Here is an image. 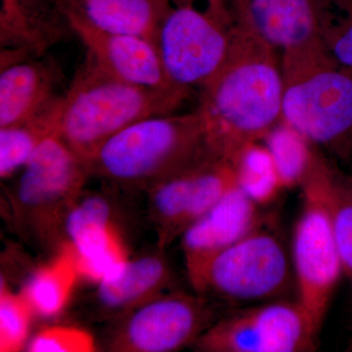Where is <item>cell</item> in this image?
<instances>
[{
    "label": "cell",
    "instance_id": "cell-11",
    "mask_svg": "<svg viewBox=\"0 0 352 352\" xmlns=\"http://www.w3.org/2000/svg\"><path fill=\"white\" fill-rule=\"evenodd\" d=\"M259 208L236 183L212 210L182 233L180 247L194 292L219 254L263 223L266 217Z\"/></svg>",
    "mask_w": 352,
    "mask_h": 352
},
{
    "label": "cell",
    "instance_id": "cell-20",
    "mask_svg": "<svg viewBox=\"0 0 352 352\" xmlns=\"http://www.w3.org/2000/svg\"><path fill=\"white\" fill-rule=\"evenodd\" d=\"M64 95L31 119L0 127V177L7 179L22 170L47 139L56 136L63 110Z\"/></svg>",
    "mask_w": 352,
    "mask_h": 352
},
{
    "label": "cell",
    "instance_id": "cell-21",
    "mask_svg": "<svg viewBox=\"0 0 352 352\" xmlns=\"http://www.w3.org/2000/svg\"><path fill=\"white\" fill-rule=\"evenodd\" d=\"M261 142L272 157L285 190L302 189L324 159L314 151V143L282 120Z\"/></svg>",
    "mask_w": 352,
    "mask_h": 352
},
{
    "label": "cell",
    "instance_id": "cell-18",
    "mask_svg": "<svg viewBox=\"0 0 352 352\" xmlns=\"http://www.w3.org/2000/svg\"><path fill=\"white\" fill-rule=\"evenodd\" d=\"M207 153L146 191L148 214L156 231L157 247L160 249L166 250L184 232L199 166Z\"/></svg>",
    "mask_w": 352,
    "mask_h": 352
},
{
    "label": "cell",
    "instance_id": "cell-5",
    "mask_svg": "<svg viewBox=\"0 0 352 352\" xmlns=\"http://www.w3.org/2000/svg\"><path fill=\"white\" fill-rule=\"evenodd\" d=\"M90 175L85 160L58 136L41 145L8 192L9 219L27 244L57 252L66 243L65 222Z\"/></svg>",
    "mask_w": 352,
    "mask_h": 352
},
{
    "label": "cell",
    "instance_id": "cell-19",
    "mask_svg": "<svg viewBox=\"0 0 352 352\" xmlns=\"http://www.w3.org/2000/svg\"><path fill=\"white\" fill-rule=\"evenodd\" d=\"M80 277L75 252L65 243L50 261L32 273L21 292L36 316L52 318L67 307Z\"/></svg>",
    "mask_w": 352,
    "mask_h": 352
},
{
    "label": "cell",
    "instance_id": "cell-3",
    "mask_svg": "<svg viewBox=\"0 0 352 352\" xmlns=\"http://www.w3.org/2000/svg\"><path fill=\"white\" fill-rule=\"evenodd\" d=\"M198 109L147 118L106 141L88 161L90 175L126 191H147L208 151Z\"/></svg>",
    "mask_w": 352,
    "mask_h": 352
},
{
    "label": "cell",
    "instance_id": "cell-29",
    "mask_svg": "<svg viewBox=\"0 0 352 352\" xmlns=\"http://www.w3.org/2000/svg\"><path fill=\"white\" fill-rule=\"evenodd\" d=\"M351 349H352V347H351ZM351 351H352V349H351Z\"/></svg>",
    "mask_w": 352,
    "mask_h": 352
},
{
    "label": "cell",
    "instance_id": "cell-7",
    "mask_svg": "<svg viewBox=\"0 0 352 352\" xmlns=\"http://www.w3.org/2000/svg\"><path fill=\"white\" fill-rule=\"evenodd\" d=\"M331 164L325 159L302 187V204L294 227L292 263L298 302L319 336L340 278L344 277L328 201Z\"/></svg>",
    "mask_w": 352,
    "mask_h": 352
},
{
    "label": "cell",
    "instance_id": "cell-10",
    "mask_svg": "<svg viewBox=\"0 0 352 352\" xmlns=\"http://www.w3.org/2000/svg\"><path fill=\"white\" fill-rule=\"evenodd\" d=\"M230 25L197 6L175 4L155 41L170 82L189 90L206 85L226 60Z\"/></svg>",
    "mask_w": 352,
    "mask_h": 352
},
{
    "label": "cell",
    "instance_id": "cell-24",
    "mask_svg": "<svg viewBox=\"0 0 352 352\" xmlns=\"http://www.w3.org/2000/svg\"><path fill=\"white\" fill-rule=\"evenodd\" d=\"M328 201L344 276L352 287V175L331 164Z\"/></svg>",
    "mask_w": 352,
    "mask_h": 352
},
{
    "label": "cell",
    "instance_id": "cell-4",
    "mask_svg": "<svg viewBox=\"0 0 352 352\" xmlns=\"http://www.w3.org/2000/svg\"><path fill=\"white\" fill-rule=\"evenodd\" d=\"M282 120L314 145L352 157V71L324 43L283 54Z\"/></svg>",
    "mask_w": 352,
    "mask_h": 352
},
{
    "label": "cell",
    "instance_id": "cell-23",
    "mask_svg": "<svg viewBox=\"0 0 352 352\" xmlns=\"http://www.w3.org/2000/svg\"><path fill=\"white\" fill-rule=\"evenodd\" d=\"M231 163L238 186L259 207L270 205L285 191L272 157L261 141L245 145Z\"/></svg>",
    "mask_w": 352,
    "mask_h": 352
},
{
    "label": "cell",
    "instance_id": "cell-16",
    "mask_svg": "<svg viewBox=\"0 0 352 352\" xmlns=\"http://www.w3.org/2000/svg\"><path fill=\"white\" fill-rule=\"evenodd\" d=\"M63 71L47 55L0 69V127L11 126L43 112L63 94Z\"/></svg>",
    "mask_w": 352,
    "mask_h": 352
},
{
    "label": "cell",
    "instance_id": "cell-27",
    "mask_svg": "<svg viewBox=\"0 0 352 352\" xmlns=\"http://www.w3.org/2000/svg\"><path fill=\"white\" fill-rule=\"evenodd\" d=\"M96 340L85 329L75 326H46L30 338L25 351L29 352H94Z\"/></svg>",
    "mask_w": 352,
    "mask_h": 352
},
{
    "label": "cell",
    "instance_id": "cell-1",
    "mask_svg": "<svg viewBox=\"0 0 352 352\" xmlns=\"http://www.w3.org/2000/svg\"><path fill=\"white\" fill-rule=\"evenodd\" d=\"M284 78L274 47L240 25L219 71L201 87L199 112L208 149L232 161L282 120Z\"/></svg>",
    "mask_w": 352,
    "mask_h": 352
},
{
    "label": "cell",
    "instance_id": "cell-14",
    "mask_svg": "<svg viewBox=\"0 0 352 352\" xmlns=\"http://www.w3.org/2000/svg\"><path fill=\"white\" fill-rule=\"evenodd\" d=\"M66 14L74 34L85 45V52L111 75L142 87L182 88L171 82L166 76L156 44L150 39L136 34L102 31Z\"/></svg>",
    "mask_w": 352,
    "mask_h": 352
},
{
    "label": "cell",
    "instance_id": "cell-6",
    "mask_svg": "<svg viewBox=\"0 0 352 352\" xmlns=\"http://www.w3.org/2000/svg\"><path fill=\"white\" fill-rule=\"evenodd\" d=\"M293 263L279 232L264 219L210 263L196 293L229 308L287 298Z\"/></svg>",
    "mask_w": 352,
    "mask_h": 352
},
{
    "label": "cell",
    "instance_id": "cell-26",
    "mask_svg": "<svg viewBox=\"0 0 352 352\" xmlns=\"http://www.w3.org/2000/svg\"><path fill=\"white\" fill-rule=\"evenodd\" d=\"M320 36L331 56L352 71V0H323Z\"/></svg>",
    "mask_w": 352,
    "mask_h": 352
},
{
    "label": "cell",
    "instance_id": "cell-8",
    "mask_svg": "<svg viewBox=\"0 0 352 352\" xmlns=\"http://www.w3.org/2000/svg\"><path fill=\"white\" fill-rule=\"evenodd\" d=\"M229 309L196 292L171 289L113 322L104 349L112 352H173L190 349Z\"/></svg>",
    "mask_w": 352,
    "mask_h": 352
},
{
    "label": "cell",
    "instance_id": "cell-22",
    "mask_svg": "<svg viewBox=\"0 0 352 352\" xmlns=\"http://www.w3.org/2000/svg\"><path fill=\"white\" fill-rule=\"evenodd\" d=\"M68 243L75 252L80 276L94 283L112 274L129 258L115 224L85 227Z\"/></svg>",
    "mask_w": 352,
    "mask_h": 352
},
{
    "label": "cell",
    "instance_id": "cell-2",
    "mask_svg": "<svg viewBox=\"0 0 352 352\" xmlns=\"http://www.w3.org/2000/svg\"><path fill=\"white\" fill-rule=\"evenodd\" d=\"M189 95L183 88L142 87L120 80L85 52L64 94L57 136L88 163L122 129L147 118L175 113Z\"/></svg>",
    "mask_w": 352,
    "mask_h": 352
},
{
    "label": "cell",
    "instance_id": "cell-13",
    "mask_svg": "<svg viewBox=\"0 0 352 352\" xmlns=\"http://www.w3.org/2000/svg\"><path fill=\"white\" fill-rule=\"evenodd\" d=\"M157 247L151 254L129 258L115 272L96 282L87 300L95 321L116 322L156 296L171 291L175 275Z\"/></svg>",
    "mask_w": 352,
    "mask_h": 352
},
{
    "label": "cell",
    "instance_id": "cell-17",
    "mask_svg": "<svg viewBox=\"0 0 352 352\" xmlns=\"http://www.w3.org/2000/svg\"><path fill=\"white\" fill-rule=\"evenodd\" d=\"M65 11L102 31L131 34L155 43L171 0H61ZM156 44V43H155Z\"/></svg>",
    "mask_w": 352,
    "mask_h": 352
},
{
    "label": "cell",
    "instance_id": "cell-9",
    "mask_svg": "<svg viewBox=\"0 0 352 352\" xmlns=\"http://www.w3.org/2000/svg\"><path fill=\"white\" fill-rule=\"evenodd\" d=\"M318 336L300 303L271 300L230 308L190 349L199 352H310Z\"/></svg>",
    "mask_w": 352,
    "mask_h": 352
},
{
    "label": "cell",
    "instance_id": "cell-15",
    "mask_svg": "<svg viewBox=\"0 0 352 352\" xmlns=\"http://www.w3.org/2000/svg\"><path fill=\"white\" fill-rule=\"evenodd\" d=\"M74 34L61 0H0V48L30 58Z\"/></svg>",
    "mask_w": 352,
    "mask_h": 352
},
{
    "label": "cell",
    "instance_id": "cell-12",
    "mask_svg": "<svg viewBox=\"0 0 352 352\" xmlns=\"http://www.w3.org/2000/svg\"><path fill=\"white\" fill-rule=\"evenodd\" d=\"M231 23L263 39L282 55L323 43V0H227Z\"/></svg>",
    "mask_w": 352,
    "mask_h": 352
},
{
    "label": "cell",
    "instance_id": "cell-28",
    "mask_svg": "<svg viewBox=\"0 0 352 352\" xmlns=\"http://www.w3.org/2000/svg\"><path fill=\"white\" fill-rule=\"evenodd\" d=\"M198 2H201L203 4L204 10L214 17L215 19L227 25H231L227 0H175V4H188V6H197Z\"/></svg>",
    "mask_w": 352,
    "mask_h": 352
},
{
    "label": "cell",
    "instance_id": "cell-25",
    "mask_svg": "<svg viewBox=\"0 0 352 352\" xmlns=\"http://www.w3.org/2000/svg\"><path fill=\"white\" fill-rule=\"evenodd\" d=\"M34 310L22 292L14 293L4 278L0 285V351L16 352L25 349Z\"/></svg>",
    "mask_w": 352,
    "mask_h": 352
}]
</instances>
